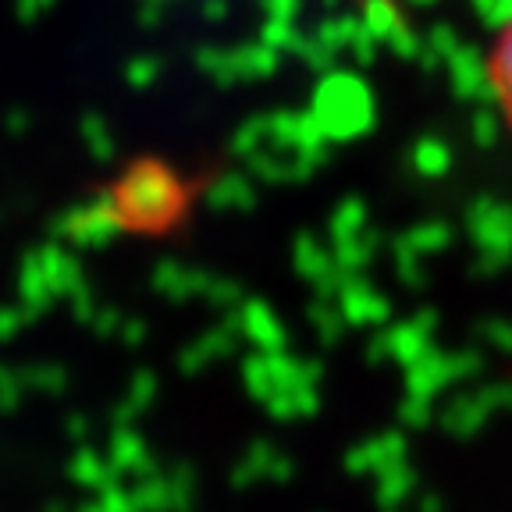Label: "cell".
Masks as SVG:
<instances>
[{
	"instance_id": "1",
	"label": "cell",
	"mask_w": 512,
	"mask_h": 512,
	"mask_svg": "<svg viewBox=\"0 0 512 512\" xmlns=\"http://www.w3.org/2000/svg\"><path fill=\"white\" fill-rule=\"evenodd\" d=\"M114 207H118L121 221L132 228H168L182 214L185 189L171 168L157 160H143L121 178L118 192H114Z\"/></svg>"
},
{
	"instance_id": "2",
	"label": "cell",
	"mask_w": 512,
	"mask_h": 512,
	"mask_svg": "<svg viewBox=\"0 0 512 512\" xmlns=\"http://www.w3.org/2000/svg\"><path fill=\"white\" fill-rule=\"evenodd\" d=\"M495 82H498V96H502L505 111L512 118V25L502 36V47L495 54Z\"/></svg>"
}]
</instances>
